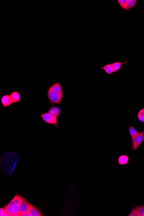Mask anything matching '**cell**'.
Returning <instances> with one entry per match:
<instances>
[{"label": "cell", "mask_w": 144, "mask_h": 216, "mask_svg": "<svg viewBox=\"0 0 144 216\" xmlns=\"http://www.w3.org/2000/svg\"><path fill=\"white\" fill-rule=\"evenodd\" d=\"M47 96L51 105L60 104L63 99L64 93H58L52 90L50 87L47 90Z\"/></svg>", "instance_id": "6da1fadb"}, {"label": "cell", "mask_w": 144, "mask_h": 216, "mask_svg": "<svg viewBox=\"0 0 144 216\" xmlns=\"http://www.w3.org/2000/svg\"><path fill=\"white\" fill-rule=\"evenodd\" d=\"M42 119L46 124L54 125L58 129V117L50 114L48 112L42 113L40 115Z\"/></svg>", "instance_id": "7a4b0ae2"}, {"label": "cell", "mask_w": 144, "mask_h": 216, "mask_svg": "<svg viewBox=\"0 0 144 216\" xmlns=\"http://www.w3.org/2000/svg\"><path fill=\"white\" fill-rule=\"evenodd\" d=\"M5 211L7 216H20V205H7L5 207Z\"/></svg>", "instance_id": "3957f363"}, {"label": "cell", "mask_w": 144, "mask_h": 216, "mask_svg": "<svg viewBox=\"0 0 144 216\" xmlns=\"http://www.w3.org/2000/svg\"><path fill=\"white\" fill-rule=\"evenodd\" d=\"M144 131L140 132L139 134L132 141V150L133 151H136L139 147L141 145L144 140Z\"/></svg>", "instance_id": "277c9868"}, {"label": "cell", "mask_w": 144, "mask_h": 216, "mask_svg": "<svg viewBox=\"0 0 144 216\" xmlns=\"http://www.w3.org/2000/svg\"><path fill=\"white\" fill-rule=\"evenodd\" d=\"M31 205L25 199H23L20 205V216H23L24 214L29 213Z\"/></svg>", "instance_id": "5b68a950"}, {"label": "cell", "mask_w": 144, "mask_h": 216, "mask_svg": "<svg viewBox=\"0 0 144 216\" xmlns=\"http://www.w3.org/2000/svg\"><path fill=\"white\" fill-rule=\"evenodd\" d=\"M1 103L5 108L11 106L13 102L10 95L8 94H5L3 95L1 97Z\"/></svg>", "instance_id": "8992f818"}, {"label": "cell", "mask_w": 144, "mask_h": 216, "mask_svg": "<svg viewBox=\"0 0 144 216\" xmlns=\"http://www.w3.org/2000/svg\"><path fill=\"white\" fill-rule=\"evenodd\" d=\"M50 114L58 117L61 114L60 108L58 106H52L48 110V112Z\"/></svg>", "instance_id": "52a82bcc"}, {"label": "cell", "mask_w": 144, "mask_h": 216, "mask_svg": "<svg viewBox=\"0 0 144 216\" xmlns=\"http://www.w3.org/2000/svg\"><path fill=\"white\" fill-rule=\"evenodd\" d=\"M100 69L104 71L107 75H111V74H113L114 72L112 63L108 64L102 66V67H100Z\"/></svg>", "instance_id": "ba28073f"}, {"label": "cell", "mask_w": 144, "mask_h": 216, "mask_svg": "<svg viewBox=\"0 0 144 216\" xmlns=\"http://www.w3.org/2000/svg\"><path fill=\"white\" fill-rule=\"evenodd\" d=\"M13 103H17L21 102V95L18 92L14 91L10 94Z\"/></svg>", "instance_id": "9c48e42d"}, {"label": "cell", "mask_w": 144, "mask_h": 216, "mask_svg": "<svg viewBox=\"0 0 144 216\" xmlns=\"http://www.w3.org/2000/svg\"><path fill=\"white\" fill-rule=\"evenodd\" d=\"M129 158L127 155H121L118 158V162L119 165H125L128 163Z\"/></svg>", "instance_id": "30bf717a"}, {"label": "cell", "mask_w": 144, "mask_h": 216, "mask_svg": "<svg viewBox=\"0 0 144 216\" xmlns=\"http://www.w3.org/2000/svg\"><path fill=\"white\" fill-rule=\"evenodd\" d=\"M50 87L52 90L58 93H64L62 86L60 82H54L51 86H50Z\"/></svg>", "instance_id": "8fae6325"}, {"label": "cell", "mask_w": 144, "mask_h": 216, "mask_svg": "<svg viewBox=\"0 0 144 216\" xmlns=\"http://www.w3.org/2000/svg\"><path fill=\"white\" fill-rule=\"evenodd\" d=\"M23 199L19 195H16L13 199L8 204L9 205H19L21 203Z\"/></svg>", "instance_id": "7c38bea8"}, {"label": "cell", "mask_w": 144, "mask_h": 216, "mask_svg": "<svg viewBox=\"0 0 144 216\" xmlns=\"http://www.w3.org/2000/svg\"><path fill=\"white\" fill-rule=\"evenodd\" d=\"M29 213L31 215V216H42V214L39 212V211L36 207L31 205L29 209Z\"/></svg>", "instance_id": "4fadbf2b"}, {"label": "cell", "mask_w": 144, "mask_h": 216, "mask_svg": "<svg viewBox=\"0 0 144 216\" xmlns=\"http://www.w3.org/2000/svg\"><path fill=\"white\" fill-rule=\"evenodd\" d=\"M129 135L131 136V138H132V141L134 140L135 138L140 133V132L137 131L135 128L132 126H130L129 127Z\"/></svg>", "instance_id": "5bb4252c"}, {"label": "cell", "mask_w": 144, "mask_h": 216, "mask_svg": "<svg viewBox=\"0 0 144 216\" xmlns=\"http://www.w3.org/2000/svg\"><path fill=\"white\" fill-rule=\"evenodd\" d=\"M127 61H124L123 62H115L113 63V66L114 72L118 71L123 64L127 65Z\"/></svg>", "instance_id": "9a60e30c"}, {"label": "cell", "mask_w": 144, "mask_h": 216, "mask_svg": "<svg viewBox=\"0 0 144 216\" xmlns=\"http://www.w3.org/2000/svg\"><path fill=\"white\" fill-rule=\"evenodd\" d=\"M128 216H141L140 211V206H135L129 213Z\"/></svg>", "instance_id": "2e32d148"}, {"label": "cell", "mask_w": 144, "mask_h": 216, "mask_svg": "<svg viewBox=\"0 0 144 216\" xmlns=\"http://www.w3.org/2000/svg\"><path fill=\"white\" fill-rule=\"evenodd\" d=\"M117 1L121 9L124 11H128L127 0H117Z\"/></svg>", "instance_id": "e0dca14e"}, {"label": "cell", "mask_w": 144, "mask_h": 216, "mask_svg": "<svg viewBox=\"0 0 144 216\" xmlns=\"http://www.w3.org/2000/svg\"><path fill=\"white\" fill-rule=\"evenodd\" d=\"M136 4V0H127L128 10H130L135 7Z\"/></svg>", "instance_id": "ac0fdd59"}, {"label": "cell", "mask_w": 144, "mask_h": 216, "mask_svg": "<svg viewBox=\"0 0 144 216\" xmlns=\"http://www.w3.org/2000/svg\"><path fill=\"white\" fill-rule=\"evenodd\" d=\"M140 211L141 216H144V205L140 206Z\"/></svg>", "instance_id": "d6986e66"}, {"label": "cell", "mask_w": 144, "mask_h": 216, "mask_svg": "<svg viewBox=\"0 0 144 216\" xmlns=\"http://www.w3.org/2000/svg\"><path fill=\"white\" fill-rule=\"evenodd\" d=\"M0 216H1V215L4 213L5 212V209L4 208H1L0 209Z\"/></svg>", "instance_id": "ffe728a7"}]
</instances>
